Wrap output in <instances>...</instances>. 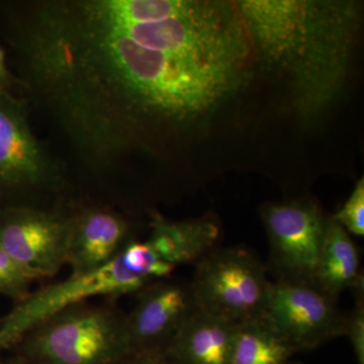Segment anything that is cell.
I'll return each instance as SVG.
<instances>
[{
  "label": "cell",
  "instance_id": "6",
  "mask_svg": "<svg viewBox=\"0 0 364 364\" xmlns=\"http://www.w3.org/2000/svg\"><path fill=\"white\" fill-rule=\"evenodd\" d=\"M63 178V167L33 134L26 102L0 87V188L35 195Z\"/></svg>",
  "mask_w": 364,
  "mask_h": 364
},
{
  "label": "cell",
  "instance_id": "1",
  "mask_svg": "<svg viewBox=\"0 0 364 364\" xmlns=\"http://www.w3.org/2000/svg\"><path fill=\"white\" fill-rule=\"evenodd\" d=\"M253 53L282 77L301 116L328 109L344 87L360 31V6L346 0L236 1Z\"/></svg>",
  "mask_w": 364,
  "mask_h": 364
},
{
  "label": "cell",
  "instance_id": "12",
  "mask_svg": "<svg viewBox=\"0 0 364 364\" xmlns=\"http://www.w3.org/2000/svg\"><path fill=\"white\" fill-rule=\"evenodd\" d=\"M148 243L158 255L173 267L202 259L214 250L221 227L213 215L184 221H170L153 214Z\"/></svg>",
  "mask_w": 364,
  "mask_h": 364
},
{
  "label": "cell",
  "instance_id": "7",
  "mask_svg": "<svg viewBox=\"0 0 364 364\" xmlns=\"http://www.w3.org/2000/svg\"><path fill=\"white\" fill-rule=\"evenodd\" d=\"M346 315L312 284L275 280L263 318L298 353L344 336Z\"/></svg>",
  "mask_w": 364,
  "mask_h": 364
},
{
  "label": "cell",
  "instance_id": "10",
  "mask_svg": "<svg viewBox=\"0 0 364 364\" xmlns=\"http://www.w3.org/2000/svg\"><path fill=\"white\" fill-rule=\"evenodd\" d=\"M129 233L128 223L107 208H88L72 215L66 263L71 274L107 264L131 241Z\"/></svg>",
  "mask_w": 364,
  "mask_h": 364
},
{
  "label": "cell",
  "instance_id": "14",
  "mask_svg": "<svg viewBox=\"0 0 364 364\" xmlns=\"http://www.w3.org/2000/svg\"><path fill=\"white\" fill-rule=\"evenodd\" d=\"M296 353L262 316L238 324L231 364H291Z\"/></svg>",
  "mask_w": 364,
  "mask_h": 364
},
{
  "label": "cell",
  "instance_id": "5",
  "mask_svg": "<svg viewBox=\"0 0 364 364\" xmlns=\"http://www.w3.org/2000/svg\"><path fill=\"white\" fill-rule=\"evenodd\" d=\"M260 215L277 280L314 284L328 221L321 208L312 200H286L263 205Z\"/></svg>",
  "mask_w": 364,
  "mask_h": 364
},
{
  "label": "cell",
  "instance_id": "13",
  "mask_svg": "<svg viewBox=\"0 0 364 364\" xmlns=\"http://www.w3.org/2000/svg\"><path fill=\"white\" fill-rule=\"evenodd\" d=\"M363 282L360 255L351 235L328 217L314 286L337 298Z\"/></svg>",
  "mask_w": 364,
  "mask_h": 364
},
{
  "label": "cell",
  "instance_id": "16",
  "mask_svg": "<svg viewBox=\"0 0 364 364\" xmlns=\"http://www.w3.org/2000/svg\"><path fill=\"white\" fill-rule=\"evenodd\" d=\"M345 231L354 236L364 235V178L361 177L354 186L350 196L334 215H331Z\"/></svg>",
  "mask_w": 364,
  "mask_h": 364
},
{
  "label": "cell",
  "instance_id": "15",
  "mask_svg": "<svg viewBox=\"0 0 364 364\" xmlns=\"http://www.w3.org/2000/svg\"><path fill=\"white\" fill-rule=\"evenodd\" d=\"M35 280L20 263L0 247V294L20 301L30 294L28 287Z\"/></svg>",
  "mask_w": 364,
  "mask_h": 364
},
{
  "label": "cell",
  "instance_id": "22",
  "mask_svg": "<svg viewBox=\"0 0 364 364\" xmlns=\"http://www.w3.org/2000/svg\"><path fill=\"white\" fill-rule=\"evenodd\" d=\"M291 364H293V363H291Z\"/></svg>",
  "mask_w": 364,
  "mask_h": 364
},
{
  "label": "cell",
  "instance_id": "17",
  "mask_svg": "<svg viewBox=\"0 0 364 364\" xmlns=\"http://www.w3.org/2000/svg\"><path fill=\"white\" fill-rule=\"evenodd\" d=\"M364 282L354 287L355 306L346 315L345 335L350 341L358 364H364Z\"/></svg>",
  "mask_w": 364,
  "mask_h": 364
},
{
  "label": "cell",
  "instance_id": "21",
  "mask_svg": "<svg viewBox=\"0 0 364 364\" xmlns=\"http://www.w3.org/2000/svg\"><path fill=\"white\" fill-rule=\"evenodd\" d=\"M0 364H4V363H1V361H0Z\"/></svg>",
  "mask_w": 364,
  "mask_h": 364
},
{
  "label": "cell",
  "instance_id": "8",
  "mask_svg": "<svg viewBox=\"0 0 364 364\" xmlns=\"http://www.w3.org/2000/svg\"><path fill=\"white\" fill-rule=\"evenodd\" d=\"M72 215L36 207L11 208L0 217V247L36 280L67 263Z\"/></svg>",
  "mask_w": 364,
  "mask_h": 364
},
{
  "label": "cell",
  "instance_id": "20",
  "mask_svg": "<svg viewBox=\"0 0 364 364\" xmlns=\"http://www.w3.org/2000/svg\"><path fill=\"white\" fill-rule=\"evenodd\" d=\"M4 364H31L28 363V361L25 360V359L21 358V356H18V358L11 359V360L7 361V363Z\"/></svg>",
  "mask_w": 364,
  "mask_h": 364
},
{
  "label": "cell",
  "instance_id": "19",
  "mask_svg": "<svg viewBox=\"0 0 364 364\" xmlns=\"http://www.w3.org/2000/svg\"><path fill=\"white\" fill-rule=\"evenodd\" d=\"M16 81L18 82L9 71V67L6 65V54H4V49L0 46V87L9 90Z\"/></svg>",
  "mask_w": 364,
  "mask_h": 364
},
{
  "label": "cell",
  "instance_id": "2",
  "mask_svg": "<svg viewBox=\"0 0 364 364\" xmlns=\"http://www.w3.org/2000/svg\"><path fill=\"white\" fill-rule=\"evenodd\" d=\"M18 345L31 364H117L132 353L126 314L88 301L46 318Z\"/></svg>",
  "mask_w": 364,
  "mask_h": 364
},
{
  "label": "cell",
  "instance_id": "4",
  "mask_svg": "<svg viewBox=\"0 0 364 364\" xmlns=\"http://www.w3.org/2000/svg\"><path fill=\"white\" fill-rule=\"evenodd\" d=\"M272 282L246 248H215L198 261L191 282L203 312L241 324L262 317Z\"/></svg>",
  "mask_w": 364,
  "mask_h": 364
},
{
  "label": "cell",
  "instance_id": "9",
  "mask_svg": "<svg viewBox=\"0 0 364 364\" xmlns=\"http://www.w3.org/2000/svg\"><path fill=\"white\" fill-rule=\"evenodd\" d=\"M135 306L126 314L133 352H164L184 323L198 310L191 282L156 280L138 293Z\"/></svg>",
  "mask_w": 364,
  "mask_h": 364
},
{
  "label": "cell",
  "instance_id": "11",
  "mask_svg": "<svg viewBox=\"0 0 364 364\" xmlns=\"http://www.w3.org/2000/svg\"><path fill=\"white\" fill-rule=\"evenodd\" d=\"M237 327L198 309L177 333L167 356L173 364H231Z\"/></svg>",
  "mask_w": 364,
  "mask_h": 364
},
{
  "label": "cell",
  "instance_id": "3",
  "mask_svg": "<svg viewBox=\"0 0 364 364\" xmlns=\"http://www.w3.org/2000/svg\"><path fill=\"white\" fill-rule=\"evenodd\" d=\"M134 264L124 246L104 267L28 294L0 321V352L16 346L33 328L54 314L95 296L138 294L152 284Z\"/></svg>",
  "mask_w": 364,
  "mask_h": 364
},
{
  "label": "cell",
  "instance_id": "18",
  "mask_svg": "<svg viewBox=\"0 0 364 364\" xmlns=\"http://www.w3.org/2000/svg\"><path fill=\"white\" fill-rule=\"evenodd\" d=\"M117 364H173L164 352H133Z\"/></svg>",
  "mask_w": 364,
  "mask_h": 364
}]
</instances>
